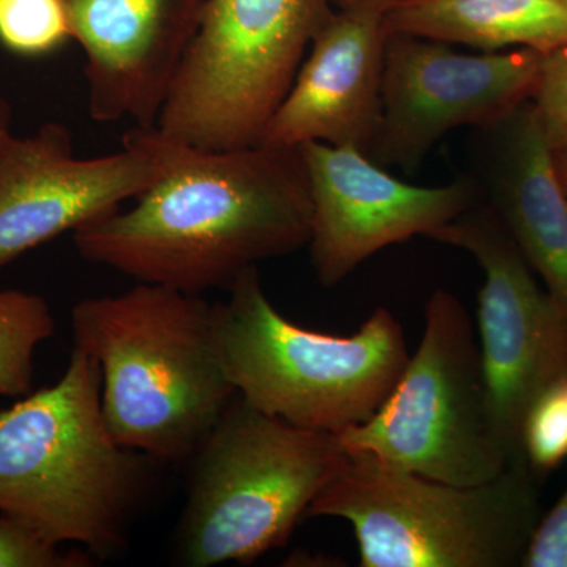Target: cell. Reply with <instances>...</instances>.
I'll return each mask as SVG.
<instances>
[{
  "instance_id": "24",
  "label": "cell",
  "mask_w": 567,
  "mask_h": 567,
  "mask_svg": "<svg viewBox=\"0 0 567 567\" xmlns=\"http://www.w3.org/2000/svg\"><path fill=\"white\" fill-rule=\"evenodd\" d=\"M11 121H13V115H11L10 103L0 96V145L10 134H13L11 133Z\"/></svg>"
},
{
  "instance_id": "3",
  "label": "cell",
  "mask_w": 567,
  "mask_h": 567,
  "mask_svg": "<svg viewBox=\"0 0 567 567\" xmlns=\"http://www.w3.org/2000/svg\"><path fill=\"white\" fill-rule=\"evenodd\" d=\"M213 309L200 295L145 282L73 306V346L100 365L104 417L121 445L188 461L233 402Z\"/></svg>"
},
{
  "instance_id": "13",
  "label": "cell",
  "mask_w": 567,
  "mask_h": 567,
  "mask_svg": "<svg viewBox=\"0 0 567 567\" xmlns=\"http://www.w3.org/2000/svg\"><path fill=\"white\" fill-rule=\"evenodd\" d=\"M207 0H66L95 122L153 128Z\"/></svg>"
},
{
  "instance_id": "1",
  "label": "cell",
  "mask_w": 567,
  "mask_h": 567,
  "mask_svg": "<svg viewBox=\"0 0 567 567\" xmlns=\"http://www.w3.org/2000/svg\"><path fill=\"white\" fill-rule=\"evenodd\" d=\"M134 200L73 233L78 252L185 293L229 290L249 268L298 251L311 237L300 148L207 151L175 142L166 173Z\"/></svg>"
},
{
  "instance_id": "20",
  "label": "cell",
  "mask_w": 567,
  "mask_h": 567,
  "mask_svg": "<svg viewBox=\"0 0 567 567\" xmlns=\"http://www.w3.org/2000/svg\"><path fill=\"white\" fill-rule=\"evenodd\" d=\"M93 561L82 548L65 550L24 522L0 514V567H89Z\"/></svg>"
},
{
  "instance_id": "10",
  "label": "cell",
  "mask_w": 567,
  "mask_h": 567,
  "mask_svg": "<svg viewBox=\"0 0 567 567\" xmlns=\"http://www.w3.org/2000/svg\"><path fill=\"white\" fill-rule=\"evenodd\" d=\"M544 55L527 48L468 54L445 41L388 33L369 158L412 171L453 130L494 128L532 102Z\"/></svg>"
},
{
  "instance_id": "6",
  "label": "cell",
  "mask_w": 567,
  "mask_h": 567,
  "mask_svg": "<svg viewBox=\"0 0 567 567\" xmlns=\"http://www.w3.org/2000/svg\"><path fill=\"white\" fill-rule=\"evenodd\" d=\"M346 456L338 435L297 427L235 395L194 454L178 558L189 567L251 565L286 546Z\"/></svg>"
},
{
  "instance_id": "12",
  "label": "cell",
  "mask_w": 567,
  "mask_h": 567,
  "mask_svg": "<svg viewBox=\"0 0 567 567\" xmlns=\"http://www.w3.org/2000/svg\"><path fill=\"white\" fill-rule=\"evenodd\" d=\"M298 148L312 205L309 256L323 287L338 286L386 246L431 237L484 200L472 178L410 185L353 147L309 142Z\"/></svg>"
},
{
  "instance_id": "11",
  "label": "cell",
  "mask_w": 567,
  "mask_h": 567,
  "mask_svg": "<svg viewBox=\"0 0 567 567\" xmlns=\"http://www.w3.org/2000/svg\"><path fill=\"white\" fill-rule=\"evenodd\" d=\"M175 142L158 130L126 134L121 152L78 158L66 126L47 123L0 145V274L25 252L117 212L158 181Z\"/></svg>"
},
{
  "instance_id": "7",
  "label": "cell",
  "mask_w": 567,
  "mask_h": 567,
  "mask_svg": "<svg viewBox=\"0 0 567 567\" xmlns=\"http://www.w3.org/2000/svg\"><path fill=\"white\" fill-rule=\"evenodd\" d=\"M424 333L375 415L338 435L349 453L454 486L498 476L509 458L492 417L472 317L439 289L425 305Z\"/></svg>"
},
{
  "instance_id": "22",
  "label": "cell",
  "mask_w": 567,
  "mask_h": 567,
  "mask_svg": "<svg viewBox=\"0 0 567 567\" xmlns=\"http://www.w3.org/2000/svg\"><path fill=\"white\" fill-rule=\"evenodd\" d=\"M522 567H567V488L557 505L540 517Z\"/></svg>"
},
{
  "instance_id": "9",
  "label": "cell",
  "mask_w": 567,
  "mask_h": 567,
  "mask_svg": "<svg viewBox=\"0 0 567 567\" xmlns=\"http://www.w3.org/2000/svg\"><path fill=\"white\" fill-rule=\"evenodd\" d=\"M429 238L472 254L484 270L477 341L488 404L509 465L527 462L522 431L529 406L551 383L567 377V317L537 284L486 199Z\"/></svg>"
},
{
  "instance_id": "8",
  "label": "cell",
  "mask_w": 567,
  "mask_h": 567,
  "mask_svg": "<svg viewBox=\"0 0 567 567\" xmlns=\"http://www.w3.org/2000/svg\"><path fill=\"white\" fill-rule=\"evenodd\" d=\"M330 0H207L155 128L207 151L260 144Z\"/></svg>"
},
{
  "instance_id": "25",
  "label": "cell",
  "mask_w": 567,
  "mask_h": 567,
  "mask_svg": "<svg viewBox=\"0 0 567 567\" xmlns=\"http://www.w3.org/2000/svg\"><path fill=\"white\" fill-rule=\"evenodd\" d=\"M555 169H557L558 181L561 183L563 192L567 197V156L555 153Z\"/></svg>"
},
{
  "instance_id": "4",
  "label": "cell",
  "mask_w": 567,
  "mask_h": 567,
  "mask_svg": "<svg viewBox=\"0 0 567 567\" xmlns=\"http://www.w3.org/2000/svg\"><path fill=\"white\" fill-rule=\"evenodd\" d=\"M213 309L223 371L254 409L309 431L339 435L375 415L404 371V328L377 308L357 333L298 327L271 305L257 267Z\"/></svg>"
},
{
  "instance_id": "23",
  "label": "cell",
  "mask_w": 567,
  "mask_h": 567,
  "mask_svg": "<svg viewBox=\"0 0 567 567\" xmlns=\"http://www.w3.org/2000/svg\"><path fill=\"white\" fill-rule=\"evenodd\" d=\"M412 2L416 0H330L336 10H372L383 14Z\"/></svg>"
},
{
  "instance_id": "15",
  "label": "cell",
  "mask_w": 567,
  "mask_h": 567,
  "mask_svg": "<svg viewBox=\"0 0 567 567\" xmlns=\"http://www.w3.org/2000/svg\"><path fill=\"white\" fill-rule=\"evenodd\" d=\"M492 134L483 192L507 234L567 317V197L555 169V152L533 103Z\"/></svg>"
},
{
  "instance_id": "21",
  "label": "cell",
  "mask_w": 567,
  "mask_h": 567,
  "mask_svg": "<svg viewBox=\"0 0 567 567\" xmlns=\"http://www.w3.org/2000/svg\"><path fill=\"white\" fill-rule=\"evenodd\" d=\"M532 103L551 151L567 156V48L544 55Z\"/></svg>"
},
{
  "instance_id": "14",
  "label": "cell",
  "mask_w": 567,
  "mask_h": 567,
  "mask_svg": "<svg viewBox=\"0 0 567 567\" xmlns=\"http://www.w3.org/2000/svg\"><path fill=\"white\" fill-rule=\"evenodd\" d=\"M386 39L385 14L334 9L260 144L298 148L323 142L369 155L382 111Z\"/></svg>"
},
{
  "instance_id": "17",
  "label": "cell",
  "mask_w": 567,
  "mask_h": 567,
  "mask_svg": "<svg viewBox=\"0 0 567 567\" xmlns=\"http://www.w3.org/2000/svg\"><path fill=\"white\" fill-rule=\"evenodd\" d=\"M54 331V316L43 297L0 290V395L32 393L33 354Z\"/></svg>"
},
{
  "instance_id": "2",
  "label": "cell",
  "mask_w": 567,
  "mask_h": 567,
  "mask_svg": "<svg viewBox=\"0 0 567 567\" xmlns=\"http://www.w3.org/2000/svg\"><path fill=\"white\" fill-rule=\"evenodd\" d=\"M144 457L112 435L100 365L73 346L59 382L0 410V514L96 561L117 557L147 491Z\"/></svg>"
},
{
  "instance_id": "5",
  "label": "cell",
  "mask_w": 567,
  "mask_h": 567,
  "mask_svg": "<svg viewBox=\"0 0 567 567\" xmlns=\"http://www.w3.org/2000/svg\"><path fill=\"white\" fill-rule=\"evenodd\" d=\"M539 484L527 462L454 486L347 451L306 517L349 522L361 567H516L543 517Z\"/></svg>"
},
{
  "instance_id": "19",
  "label": "cell",
  "mask_w": 567,
  "mask_h": 567,
  "mask_svg": "<svg viewBox=\"0 0 567 567\" xmlns=\"http://www.w3.org/2000/svg\"><path fill=\"white\" fill-rule=\"evenodd\" d=\"M522 450L540 481L567 458V377L551 383L529 406Z\"/></svg>"
},
{
  "instance_id": "16",
  "label": "cell",
  "mask_w": 567,
  "mask_h": 567,
  "mask_svg": "<svg viewBox=\"0 0 567 567\" xmlns=\"http://www.w3.org/2000/svg\"><path fill=\"white\" fill-rule=\"evenodd\" d=\"M388 33L483 52L567 48V0H416L388 11Z\"/></svg>"
},
{
  "instance_id": "18",
  "label": "cell",
  "mask_w": 567,
  "mask_h": 567,
  "mask_svg": "<svg viewBox=\"0 0 567 567\" xmlns=\"http://www.w3.org/2000/svg\"><path fill=\"white\" fill-rule=\"evenodd\" d=\"M73 40L66 0H0V44L21 58H44Z\"/></svg>"
}]
</instances>
